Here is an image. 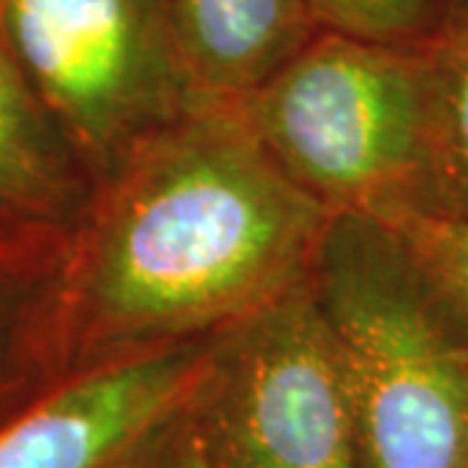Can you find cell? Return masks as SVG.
I'll use <instances>...</instances> for the list:
<instances>
[{"instance_id": "7a4b0ae2", "label": "cell", "mask_w": 468, "mask_h": 468, "mask_svg": "<svg viewBox=\"0 0 468 468\" xmlns=\"http://www.w3.org/2000/svg\"><path fill=\"white\" fill-rule=\"evenodd\" d=\"M359 468H468V325L383 221L334 217L313 268Z\"/></svg>"}, {"instance_id": "277c9868", "label": "cell", "mask_w": 468, "mask_h": 468, "mask_svg": "<svg viewBox=\"0 0 468 468\" xmlns=\"http://www.w3.org/2000/svg\"><path fill=\"white\" fill-rule=\"evenodd\" d=\"M0 32L91 185L201 104L167 0H0Z\"/></svg>"}, {"instance_id": "4fadbf2b", "label": "cell", "mask_w": 468, "mask_h": 468, "mask_svg": "<svg viewBox=\"0 0 468 468\" xmlns=\"http://www.w3.org/2000/svg\"><path fill=\"white\" fill-rule=\"evenodd\" d=\"M128 468H224L185 417V409L138 451Z\"/></svg>"}, {"instance_id": "5bb4252c", "label": "cell", "mask_w": 468, "mask_h": 468, "mask_svg": "<svg viewBox=\"0 0 468 468\" xmlns=\"http://www.w3.org/2000/svg\"><path fill=\"white\" fill-rule=\"evenodd\" d=\"M461 3H466V0H440V5L445 8V14H448L451 8H455V5H461Z\"/></svg>"}, {"instance_id": "6da1fadb", "label": "cell", "mask_w": 468, "mask_h": 468, "mask_svg": "<svg viewBox=\"0 0 468 468\" xmlns=\"http://www.w3.org/2000/svg\"><path fill=\"white\" fill-rule=\"evenodd\" d=\"M331 218L232 101L196 104L91 185L52 284L58 378L211 338L284 297L310 282Z\"/></svg>"}, {"instance_id": "52a82bcc", "label": "cell", "mask_w": 468, "mask_h": 468, "mask_svg": "<svg viewBox=\"0 0 468 468\" xmlns=\"http://www.w3.org/2000/svg\"><path fill=\"white\" fill-rule=\"evenodd\" d=\"M91 180L0 32V237L66 239Z\"/></svg>"}, {"instance_id": "3957f363", "label": "cell", "mask_w": 468, "mask_h": 468, "mask_svg": "<svg viewBox=\"0 0 468 468\" xmlns=\"http://www.w3.org/2000/svg\"><path fill=\"white\" fill-rule=\"evenodd\" d=\"M427 45L318 32L232 104L271 162L331 217L419 208L432 91Z\"/></svg>"}, {"instance_id": "8fae6325", "label": "cell", "mask_w": 468, "mask_h": 468, "mask_svg": "<svg viewBox=\"0 0 468 468\" xmlns=\"http://www.w3.org/2000/svg\"><path fill=\"white\" fill-rule=\"evenodd\" d=\"M375 221L401 239L427 282L468 325V218L401 208Z\"/></svg>"}, {"instance_id": "5b68a950", "label": "cell", "mask_w": 468, "mask_h": 468, "mask_svg": "<svg viewBox=\"0 0 468 468\" xmlns=\"http://www.w3.org/2000/svg\"><path fill=\"white\" fill-rule=\"evenodd\" d=\"M185 417L224 468H359L349 385L313 276L208 338Z\"/></svg>"}, {"instance_id": "ba28073f", "label": "cell", "mask_w": 468, "mask_h": 468, "mask_svg": "<svg viewBox=\"0 0 468 468\" xmlns=\"http://www.w3.org/2000/svg\"><path fill=\"white\" fill-rule=\"evenodd\" d=\"M185 73L201 101H237L318 34L304 0H167Z\"/></svg>"}, {"instance_id": "7c38bea8", "label": "cell", "mask_w": 468, "mask_h": 468, "mask_svg": "<svg viewBox=\"0 0 468 468\" xmlns=\"http://www.w3.org/2000/svg\"><path fill=\"white\" fill-rule=\"evenodd\" d=\"M318 32L383 45H427L442 27L440 0H304Z\"/></svg>"}, {"instance_id": "9c48e42d", "label": "cell", "mask_w": 468, "mask_h": 468, "mask_svg": "<svg viewBox=\"0 0 468 468\" xmlns=\"http://www.w3.org/2000/svg\"><path fill=\"white\" fill-rule=\"evenodd\" d=\"M430 133L421 203L414 211L468 218V0L430 39Z\"/></svg>"}, {"instance_id": "30bf717a", "label": "cell", "mask_w": 468, "mask_h": 468, "mask_svg": "<svg viewBox=\"0 0 468 468\" xmlns=\"http://www.w3.org/2000/svg\"><path fill=\"white\" fill-rule=\"evenodd\" d=\"M60 242L0 237V414L50 356V297ZM3 421V419H0Z\"/></svg>"}, {"instance_id": "8992f818", "label": "cell", "mask_w": 468, "mask_h": 468, "mask_svg": "<svg viewBox=\"0 0 468 468\" xmlns=\"http://www.w3.org/2000/svg\"><path fill=\"white\" fill-rule=\"evenodd\" d=\"M206 354L201 338L55 378L45 396L0 421V468H128L187 406Z\"/></svg>"}]
</instances>
